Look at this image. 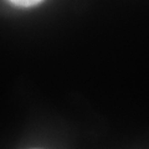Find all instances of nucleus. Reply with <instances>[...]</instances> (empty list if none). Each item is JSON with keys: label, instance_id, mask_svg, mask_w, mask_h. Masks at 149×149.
I'll return each instance as SVG.
<instances>
[{"label": "nucleus", "instance_id": "obj_1", "mask_svg": "<svg viewBox=\"0 0 149 149\" xmlns=\"http://www.w3.org/2000/svg\"><path fill=\"white\" fill-rule=\"evenodd\" d=\"M13 5H16V6H21V8H30V6H34L40 4L42 0H9Z\"/></svg>", "mask_w": 149, "mask_h": 149}]
</instances>
